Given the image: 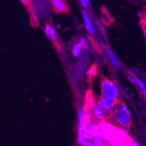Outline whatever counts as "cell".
Returning <instances> with one entry per match:
<instances>
[{
	"label": "cell",
	"instance_id": "1",
	"mask_svg": "<svg viewBox=\"0 0 146 146\" xmlns=\"http://www.w3.org/2000/svg\"><path fill=\"white\" fill-rule=\"evenodd\" d=\"M131 113L129 112L124 102L119 100L109 119L111 120V123L116 127L128 130L131 125Z\"/></svg>",
	"mask_w": 146,
	"mask_h": 146
},
{
	"label": "cell",
	"instance_id": "2",
	"mask_svg": "<svg viewBox=\"0 0 146 146\" xmlns=\"http://www.w3.org/2000/svg\"><path fill=\"white\" fill-rule=\"evenodd\" d=\"M102 96L113 100H118L119 96V92L117 86L115 83L109 79L103 77L100 83Z\"/></svg>",
	"mask_w": 146,
	"mask_h": 146
},
{
	"label": "cell",
	"instance_id": "3",
	"mask_svg": "<svg viewBox=\"0 0 146 146\" xmlns=\"http://www.w3.org/2000/svg\"><path fill=\"white\" fill-rule=\"evenodd\" d=\"M86 114L84 110L80 109L79 112V124H78V141L82 145H87L89 140L86 134Z\"/></svg>",
	"mask_w": 146,
	"mask_h": 146
},
{
	"label": "cell",
	"instance_id": "4",
	"mask_svg": "<svg viewBox=\"0 0 146 146\" xmlns=\"http://www.w3.org/2000/svg\"><path fill=\"white\" fill-rule=\"evenodd\" d=\"M92 116L94 120L100 123V122L109 119L111 114L105 108L104 106L102 104L101 101H100V100L97 102L93 110H92Z\"/></svg>",
	"mask_w": 146,
	"mask_h": 146
},
{
	"label": "cell",
	"instance_id": "5",
	"mask_svg": "<svg viewBox=\"0 0 146 146\" xmlns=\"http://www.w3.org/2000/svg\"><path fill=\"white\" fill-rule=\"evenodd\" d=\"M52 4L58 13H67L68 7L65 0H52Z\"/></svg>",
	"mask_w": 146,
	"mask_h": 146
},
{
	"label": "cell",
	"instance_id": "6",
	"mask_svg": "<svg viewBox=\"0 0 146 146\" xmlns=\"http://www.w3.org/2000/svg\"><path fill=\"white\" fill-rule=\"evenodd\" d=\"M100 100V101H101L102 104L104 106L105 108L111 114L112 113L113 108H115V106H116V105L117 104L118 101H119V100L111 99V98H108L103 96H102V98Z\"/></svg>",
	"mask_w": 146,
	"mask_h": 146
},
{
	"label": "cell",
	"instance_id": "7",
	"mask_svg": "<svg viewBox=\"0 0 146 146\" xmlns=\"http://www.w3.org/2000/svg\"><path fill=\"white\" fill-rule=\"evenodd\" d=\"M105 51H106V54L108 55V59L110 60V63L112 65L113 68L116 71H119V69L121 68V65L119 63V60H117V58H116V57L115 56V55L113 53V52L108 47H105Z\"/></svg>",
	"mask_w": 146,
	"mask_h": 146
},
{
	"label": "cell",
	"instance_id": "8",
	"mask_svg": "<svg viewBox=\"0 0 146 146\" xmlns=\"http://www.w3.org/2000/svg\"><path fill=\"white\" fill-rule=\"evenodd\" d=\"M82 14L84 19V26H85V28L86 29H87V32H88L90 34H94L93 26H92V23L91 20H90L88 14H87V13L85 11V10H82Z\"/></svg>",
	"mask_w": 146,
	"mask_h": 146
},
{
	"label": "cell",
	"instance_id": "9",
	"mask_svg": "<svg viewBox=\"0 0 146 146\" xmlns=\"http://www.w3.org/2000/svg\"><path fill=\"white\" fill-rule=\"evenodd\" d=\"M44 32L45 34L47 35V36L48 37L49 39L51 41H55L57 39V36L56 33H55V31L54 30L52 26H50V25H46L44 29Z\"/></svg>",
	"mask_w": 146,
	"mask_h": 146
},
{
	"label": "cell",
	"instance_id": "10",
	"mask_svg": "<svg viewBox=\"0 0 146 146\" xmlns=\"http://www.w3.org/2000/svg\"><path fill=\"white\" fill-rule=\"evenodd\" d=\"M83 48L81 44V43L76 44L74 45V47L72 48V55L74 58H77L79 55H80L81 51H82V49Z\"/></svg>",
	"mask_w": 146,
	"mask_h": 146
},
{
	"label": "cell",
	"instance_id": "11",
	"mask_svg": "<svg viewBox=\"0 0 146 146\" xmlns=\"http://www.w3.org/2000/svg\"><path fill=\"white\" fill-rule=\"evenodd\" d=\"M140 24H141L142 28H143V33H144V35H145V40H146V13H144L143 17L141 18Z\"/></svg>",
	"mask_w": 146,
	"mask_h": 146
},
{
	"label": "cell",
	"instance_id": "12",
	"mask_svg": "<svg viewBox=\"0 0 146 146\" xmlns=\"http://www.w3.org/2000/svg\"><path fill=\"white\" fill-rule=\"evenodd\" d=\"M97 73V70H96V66L94 65V66H91L90 69H89L88 71L87 72V76H93L95 75Z\"/></svg>",
	"mask_w": 146,
	"mask_h": 146
},
{
	"label": "cell",
	"instance_id": "13",
	"mask_svg": "<svg viewBox=\"0 0 146 146\" xmlns=\"http://www.w3.org/2000/svg\"><path fill=\"white\" fill-rule=\"evenodd\" d=\"M79 1H80L81 5H82L84 8L87 9V7H92V5L90 4L89 0H79Z\"/></svg>",
	"mask_w": 146,
	"mask_h": 146
},
{
	"label": "cell",
	"instance_id": "14",
	"mask_svg": "<svg viewBox=\"0 0 146 146\" xmlns=\"http://www.w3.org/2000/svg\"><path fill=\"white\" fill-rule=\"evenodd\" d=\"M135 83H136V84L138 86V87H140V89L142 90V91H143V90H146V87L144 85V84H143L140 79H138L137 78H135Z\"/></svg>",
	"mask_w": 146,
	"mask_h": 146
},
{
	"label": "cell",
	"instance_id": "15",
	"mask_svg": "<svg viewBox=\"0 0 146 146\" xmlns=\"http://www.w3.org/2000/svg\"><path fill=\"white\" fill-rule=\"evenodd\" d=\"M80 43H81V44H82V47H83V48H87V40H86L85 38H84V37L81 38Z\"/></svg>",
	"mask_w": 146,
	"mask_h": 146
},
{
	"label": "cell",
	"instance_id": "16",
	"mask_svg": "<svg viewBox=\"0 0 146 146\" xmlns=\"http://www.w3.org/2000/svg\"><path fill=\"white\" fill-rule=\"evenodd\" d=\"M21 2V3H23L24 5H26V7H29L31 6V2L30 0H20Z\"/></svg>",
	"mask_w": 146,
	"mask_h": 146
},
{
	"label": "cell",
	"instance_id": "17",
	"mask_svg": "<svg viewBox=\"0 0 146 146\" xmlns=\"http://www.w3.org/2000/svg\"><path fill=\"white\" fill-rule=\"evenodd\" d=\"M127 78H128L130 82H132V83L136 84V83H135V78L134 77L133 75H130V74H129V75L127 76Z\"/></svg>",
	"mask_w": 146,
	"mask_h": 146
},
{
	"label": "cell",
	"instance_id": "18",
	"mask_svg": "<svg viewBox=\"0 0 146 146\" xmlns=\"http://www.w3.org/2000/svg\"><path fill=\"white\" fill-rule=\"evenodd\" d=\"M129 145H132V146H139L140 145V144L137 143V142L135 141V140H132L131 141H130V143H129Z\"/></svg>",
	"mask_w": 146,
	"mask_h": 146
},
{
	"label": "cell",
	"instance_id": "19",
	"mask_svg": "<svg viewBox=\"0 0 146 146\" xmlns=\"http://www.w3.org/2000/svg\"><path fill=\"white\" fill-rule=\"evenodd\" d=\"M143 95H144V96L145 97V98H146V90H143Z\"/></svg>",
	"mask_w": 146,
	"mask_h": 146
}]
</instances>
